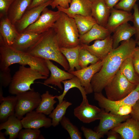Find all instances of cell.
I'll list each match as a JSON object with an SVG mask.
<instances>
[{"label":"cell","mask_w":139,"mask_h":139,"mask_svg":"<svg viewBox=\"0 0 139 139\" xmlns=\"http://www.w3.org/2000/svg\"><path fill=\"white\" fill-rule=\"evenodd\" d=\"M40 134L41 132L39 129L24 128L20 131L17 138L19 139H44Z\"/></svg>","instance_id":"36"},{"label":"cell","mask_w":139,"mask_h":139,"mask_svg":"<svg viewBox=\"0 0 139 139\" xmlns=\"http://www.w3.org/2000/svg\"><path fill=\"white\" fill-rule=\"evenodd\" d=\"M91 15L97 23L106 27L110 13L104 0H94L92 2Z\"/></svg>","instance_id":"21"},{"label":"cell","mask_w":139,"mask_h":139,"mask_svg":"<svg viewBox=\"0 0 139 139\" xmlns=\"http://www.w3.org/2000/svg\"><path fill=\"white\" fill-rule=\"evenodd\" d=\"M136 85L129 82L119 70L104 89L107 98L117 101L127 96Z\"/></svg>","instance_id":"6"},{"label":"cell","mask_w":139,"mask_h":139,"mask_svg":"<svg viewBox=\"0 0 139 139\" xmlns=\"http://www.w3.org/2000/svg\"><path fill=\"white\" fill-rule=\"evenodd\" d=\"M91 2H92V1H93L94 0H90Z\"/></svg>","instance_id":"51"},{"label":"cell","mask_w":139,"mask_h":139,"mask_svg":"<svg viewBox=\"0 0 139 139\" xmlns=\"http://www.w3.org/2000/svg\"><path fill=\"white\" fill-rule=\"evenodd\" d=\"M60 12L58 10L54 11L47 7L45 8L38 19L22 32H31L40 34L48 31L52 28L59 18Z\"/></svg>","instance_id":"8"},{"label":"cell","mask_w":139,"mask_h":139,"mask_svg":"<svg viewBox=\"0 0 139 139\" xmlns=\"http://www.w3.org/2000/svg\"><path fill=\"white\" fill-rule=\"evenodd\" d=\"M64 85V91L62 93L56 97L59 101V104L60 103L63 101V99L66 93L71 89L74 88H78L80 91L82 96L83 99L87 98L86 93L84 88L81 85L79 79L74 76L72 79L62 81Z\"/></svg>","instance_id":"32"},{"label":"cell","mask_w":139,"mask_h":139,"mask_svg":"<svg viewBox=\"0 0 139 139\" xmlns=\"http://www.w3.org/2000/svg\"><path fill=\"white\" fill-rule=\"evenodd\" d=\"M107 7L111 9L118 3L120 0H104Z\"/></svg>","instance_id":"47"},{"label":"cell","mask_w":139,"mask_h":139,"mask_svg":"<svg viewBox=\"0 0 139 139\" xmlns=\"http://www.w3.org/2000/svg\"><path fill=\"white\" fill-rule=\"evenodd\" d=\"M81 130L86 139H99L103 137L95 131L83 126L81 127Z\"/></svg>","instance_id":"40"},{"label":"cell","mask_w":139,"mask_h":139,"mask_svg":"<svg viewBox=\"0 0 139 139\" xmlns=\"http://www.w3.org/2000/svg\"><path fill=\"white\" fill-rule=\"evenodd\" d=\"M131 57L135 70L139 75V47H135L132 54Z\"/></svg>","instance_id":"42"},{"label":"cell","mask_w":139,"mask_h":139,"mask_svg":"<svg viewBox=\"0 0 139 139\" xmlns=\"http://www.w3.org/2000/svg\"><path fill=\"white\" fill-rule=\"evenodd\" d=\"M49 0H32L31 3L27 10L45 3Z\"/></svg>","instance_id":"45"},{"label":"cell","mask_w":139,"mask_h":139,"mask_svg":"<svg viewBox=\"0 0 139 139\" xmlns=\"http://www.w3.org/2000/svg\"><path fill=\"white\" fill-rule=\"evenodd\" d=\"M112 36V48H117L121 41L129 40L135 33V29L128 22H126L117 28L113 32Z\"/></svg>","instance_id":"25"},{"label":"cell","mask_w":139,"mask_h":139,"mask_svg":"<svg viewBox=\"0 0 139 139\" xmlns=\"http://www.w3.org/2000/svg\"><path fill=\"white\" fill-rule=\"evenodd\" d=\"M136 42L131 38L123 41L120 45L113 49L104 59L100 70L92 77L91 83L94 93L102 92L119 70L124 61L131 56L136 47Z\"/></svg>","instance_id":"1"},{"label":"cell","mask_w":139,"mask_h":139,"mask_svg":"<svg viewBox=\"0 0 139 139\" xmlns=\"http://www.w3.org/2000/svg\"><path fill=\"white\" fill-rule=\"evenodd\" d=\"M15 64L24 66L28 65L44 76L48 77L49 76L50 71L45 59L17 50L6 44L0 45V70L6 69Z\"/></svg>","instance_id":"2"},{"label":"cell","mask_w":139,"mask_h":139,"mask_svg":"<svg viewBox=\"0 0 139 139\" xmlns=\"http://www.w3.org/2000/svg\"><path fill=\"white\" fill-rule=\"evenodd\" d=\"M12 78L9 67L5 70H0V86L4 88L9 86L11 82Z\"/></svg>","instance_id":"37"},{"label":"cell","mask_w":139,"mask_h":139,"mask_svg":"<svg viewBox=\"0 0 139 139\" xmlns=\"http://www.w3.org/2000/svg\"><path fill=\"white\" fill-rule=\"evenodd\" d=\"M72 0H53L52 2L50 4L52 9H54L59 6L64 8H67L69 7V4H70Z\"/></svg>","instance_id":"43"},{"label":"cell","mask_w":139,"mask_h":139,"mask_svg":"<svg viewBox=\"0 0 139 139\" xmlns=\"http://www.w3.org/2000/svg\"><path fill=\"white\" fill-rule=\"evenodd\" d=\"M23 128L21 120L18 119L15 114L10 116L5 121L0 124V131L5 129L4 133L9 136V139L17 138L20 131Z\"/></svg>","instance_id":"26"},{"label":"cell","mask_w":139,"mask_h":139,"mask_svg":"<svg viewBox=\"0 0 139 139\" xmlns=\"http://www.w3.org/2000/svg\"><path fill=\"white\" fill-rule=\"evenodd\" d=\"M2 87L0 85V102H1L4 97L3 96V91L2 90Z\"/></svg>","instance_id":"48"},{"label":"cell","mask_w":139,"mask_h":139,"mask_svg":"<svg viewBox=\"0 0 139 139\" xmlns=\"http://www.w3.org/2000/svg\"><path fill=\"white\" fill-rule=\"evenodd\" d=\"M123 139H139V123L131 117L112 129Z\"/></svg>","instance_id":"18"},{"label":"cell","mask_w":139,"mask_h":139,"mask_svg":"<svg viewBox=\"0 0 139 139\" xmlns=\"http://www.w3.org/2000/svg\"><path fill=\"white\" fill-rule=\"evenodd\" d=\"M131 117L130 115L121 116L107 112L103 109L98 125L95 131L104 136L110 130Z\"/></svg>","instance_id":"11"},{"label":"cell","mask_w":139,"mask_h":139,"mask_svg":"<svg viewBox=\"0 0 139 139\" xmlns=\"http://www.w3.org/2000/svg\"><path fill=\"white\" fill-rule=\"evenodd\" d=\"M27 52L37 57L55 62L65 70H69L68 63L60 50L52 28L42 33L38 41Z\"/></svg>","instance_id":"3"},{"label":"cell","mask_w":139,"mask_h":139,"mask_svg":"<svg viewBox=\"0 0 139 139\" xmlns=\"http://www.w3.org/2000/svg\"><path fill=\"white\" fill-rule=\"evenodd\" d=\"M119 70L131 83L136 85L139 83V75L134 69L131 55L124 61Z\"/></svg>","instance_id":"30"},{"label":"cell","mask_w":139,"mask_h":139,"mask_svg":"<svg viewBox=\"0 0 139 139\" xmlns=\"http://www.w3.org/2000/svg\"><path fill=\"white\" fill-rule=\"evenodd\" d=\"M61 125L68 133L71 139H82L81 133L69 119L64 116L60 121Z\"/></svg>","instance_id":"35"},{"label":"cell","mask_w":139,"mask_h":139,"mask_svg":"<svg viewBox=\"0 0 139 139\" xmlns=\"http://www.w3.org/2000/svg\"><path fill=\"white\" fill-rule=\"evenodd\" d=\"M16 95L17 102L14 114L20 120L27 114L36 109L41 100V95L33 89Z\"/></svg>","instance_id":"7"},{"label":"cell","mask_w":139,"mask_h":139,"mask_svg":"<svg viewBox=\"0 0 139 139\" xmlns=\"http://www.w3.org/2000/svg\"><path fill=\"white\" fill-rule=\"evenodd\" d=\"M47 77L44 76L34 69L25 66H20L18 70L12 76L11 82L8 86L9 93L13 95L30 90L31 85L38 79L45 80Z\"/></svg>","instance_id":"5"},{"label":"cell","mask_w":139,"mask_h":139,"mask_svg":"<svg viewBox=\"0 0 139 139\" xmlns=\"http://www.w3.org/2000/svg\"><path fill=\"white\" fill-rule=\"evenodd\" d=\"M42 34L31 32L19 33L11 46L17 50L27 52L38 41Z\"/></svg>","instance_id":"20"},{"label":"cell","mask_w":139,"mask_h":139,"mask_svg":"<svg viewBox=\"0 0 139 139\" xmlns=\"http://www.w3.org/2000/svg\"><path fill=\"white\" fill-rule=\"evenodd\" d=\"M107 139H117L119 138V134L115 131L111 129L107 133Z\"/></svg>","instance_id":"46"},{"label":"cell","mask_w":139,"mask_h":139,"mask_svg":"<svg viewBox=\"0 0 139 139\" xmlns=\"http://www.w3.org/2000/svg\"><path fill=\"white\" fill-rule=\"evenodd\" d=\"M5 134L4 133H2L0 131V139H6L5 136Z\"/></svg>","instance_id":"49"},{"label":"cell","mask_w":139,"mask_h":139,"mask_svg":"<svg viewBox=\"0 0 139 139\" xmlns=\"http://www.w3.org/2000/svg\"><path fill=\"white\" fill-rule=\"evenodd\" d=\"M130 115L131 117L139 123V100L133 106Z\"/></svg>","instance_id":"44"},{"label":"cell","mask_w":139,"mask_h":139,"mask_svg":"<svg viewBox=\"0 0 139 139\" xmlns=\"http://www.w3.org/2000/svg\"><path fill=\"white\" fill-rule=\"evenodd\" d=\"M82 47L81 44L76 47L71 48H60V50L67 59L69 65L68 72L81 69L79 64V53Z\"/></svg>","instance_id":"28"},{"label":"cell","mask_w":139,"mask_h":139,"mask_svg":"<svg viewBox=\"0 0 139 139\" xmlns=\"http://www.w3.org/2000/svg\"><path fill=\"white\" fill-rule=\"evenodd\" d=\"M23 128L39 129L48 128L52 126V120L45 114L33 110L27 114L21 119Z\"/></svg>","instance_id":"14"},{"label":"cell","mask_w":139,"mask_h":139,"mask_svg":"<svg viewBox=\"0 0 139 139\" xmlns=\"http://www.w3.org/2000/svg\"><path fill=\"white\" fill-rule=\"evenodd\" d=\"M47 66L51 74L50 76L45 80L44 83L47 85L51 84L57 86L62 90V81L71 79L74 76L72 74L63 70L54 65L51 60L45 59Z\"/></svg>","instance_id":"15"},{"label":"cell","mask_w":139,"mask_h":139,"mask_svg":"<svg viewBox=\"0 0 139 139\" xmlns=\"http://www.w3.org/2000/svg\"><path fill=\"white\" fill-rule=\"evenodd\" d=\"M72 105V103L64 100L60 104H58L49 117L52 119V126L55 127L57 126L63 117L65 116L68 107Z\"/></svg>","instance_id":"33"},{"label":"cell","mask_w":139,"mask_h":139,"mask_svg":"<svg viewBox=\"0 0 139 139\" xmlns=\"http://www.w3.org/2000/svg\"><path fill=\"white\" fill-rule=\"evenodd\" d=\"M111 34L105 27L96 23L86 33L80 35V44L89 45L93 41L103 40Z\"/></svg>","instance_id":"22"},{"label":"cell","mask_w":139,"mask_h":139,"mask_svg":"<svg viewBox=\"0 0 139 139\" xmlns=\"http://www.w3.org/2000/svg\"><path fill=\"white\" fill-rule=\"evenodd\" d=\"M19 33L15 25L12 23L7 16L0 18V37L6 44L12 45Z\"/></svg>","instance_id":"23"},{"label":"cell","mask_w":139,"mask_h":139,"mask_svg":"<svg viewBox=\"0 0 139 139\" xmlns=\"http://www.w3.org/2000/svg\"><path fill=\"white\" fill-rule=\"evenodd\" d=\"M80 44L83 48L101 60L105 58L113 49L112 39L111 35L103 40H95L94 43L91 45Z\"/></svg>","instance_id":"16"},{"label":"cell","mask_w":139,"mask_h":139,"mask_svg":"<svg viewBox=\"0 0 139 139\" xmlns=\"http://www.w3.org/2000/svg\"><path fill=\"white\" fill-rule=\"evenodd\" d=\"M133 14L130 12L116 9H110V13L106 28L111 33L118 27L129 21L133 22Z\"/></svg>","instance_id":"17"},{"label":"cell","mask_w":139,"mask_h":139,"mask_svg":"<svg viewBox=\"0 0 139 139\" xmlns=\"http://www.w3.org/2000/svg\"><path fill=\"white\" fill-rule=\"evenodd\" d=\"M14 0H0V18L7 16L8 11Z\"/></svg>","instance_id":"41"},{"label":"cell","mask_w":139,"mask_h":139,"mask_svg":"<svg viewBox=\"0 0 139 139\" xmlns=\"http://www.w3.org/2000/svg\"><path fill=\"white\" fill-rule=\"evenodd\" d=\"M53 1L50 0L27 10L21 18L15 24L18 32H22L34 22L39 17L43 10L50 6Z\"/></svg>","instance_id":"13"},{"label":"cell","mask_w":139,"mask_h":139,"mask_svg":"<svg viewBox=\"0 0 139 139\" xmlns=\"http://www.w3.org/2000/svg\"><path fill=\"white\" fill-rule=\"evenodd\" d=\"M92 4L90 0H72L68 8H64L59 6L56 7L58 10L68 15L77 14L90 16H91Z\"/></svg>","instance_id":"19"},{"label":"cell","mask_w":139,"mask_h":139,"mask_svg":"<svg viewBox=\"0 0 139 139\" xmlns=\"http://www.w3.org/2000/svg\"><path fill=\"white\" fill-rule=\"evenodd\" d=\"M32 0H14L8 11L7 16L14 25L22 17L31 4Z\"/></svg>","instance_id":"24"},{"label":"cell","mask_w":139,"mask_h":139,"mask_svg":"<svg viewBox=\"0 0 139 139\" xmlns=\"http://www.w3.org/2000/svg\"><path fill=\"white\" fill-rule=\"evenodd\" d=\"M94 99L98 102L99 106L107 112L113 114L125 116L130 115L133 106L129 105H116L105 97L102 92L94 93Z\"/></svg>","instance_id":"12"},{"label":"cell","mask_w":139,"mask_h":139,"mask_svg":"<svg viewBox=\"0 0 139 139\" xmlns=\"http://www.w3.org/2000/svg\"><path fill=\"white\" fill-rule=\"evenodd\" d=\"M133 9L134 13L133 14V27L135 30V39L136 42L139 40V10L138 5L135 4L134 5Z\"/></svg>","instance_id":"38"},{"label":"cell","mask_w":139,"mask_h":139,"mask_svg":"<svg viewBox=\"0 0 139 139\" xmlns=\"http://www.w3.org/2000/svg\"><path fill=\"white\" fill-rule=\"evenodd\" d=\"M56 96L50 94L48 91H46L41 95V101L36 110L45 115H50L54 109V105L57 102L55 99Z\"/></svg>","instance_id":"31"},{"label":"cell","mask_w":139,"mask_h":139,"mask_svg":"<svg viewBox=\"0 0 139 139\" xmlns=\"http://www.w3.org/2000/svg\"><path fill=\"white\" fill-rule=\"evenodd\" d=\"M60 48H71L80 44L79 31L73 18L60 11L52 27Z\"/></svg>","instance_id":"4"},{"label":"cell","mask_w":139,"mask_h":139,"mask_svg":"<svg viewBox=\"0 0 139 139\" xmlns=\"http://www.w3.org/2000/svg\"><path fill=\"white\" fill-rule=\"evenodd\" d=\"M104 61V59L86 67L69 72L78 78L87 94L93 92L91 83V80L94 75L100 70Z\"/></svg>","instance_id":"10"},{"label":"cell","mask_w":139,"mask_h":139,"mask_svg":"<svg viewBox=\"0 0 139 139\" xmlns=\"http://www.w3.org/2000/svg\"><path fill=\"white\" fill-rule=\"evenodd\" d=\"M68 16L74 19L80 35L86 33L97 23L95 19L91 16H84L77 14Z\"/></svg>","instance_id":"29"},{"label":"cell","mask_w":139,"mask_h":139,"mask_svg":"<svg viewBox=\"0 0 139 139\" xmlns=\"http://www.w3.org/2000/svg\"><path fill=\"white\" fill-rule=\"evenodd\" d=\"M100 60L82 46L79 57V64L81 68L87 67L89 64H94Z\"/></svg>","instance_id":"34"},{"label":"cell","mask_w":139,"mask_h":139,"mask_svg":"<svg viewBox=\"0 0 139 139\" xmlns=\"http://www.w3.org/2000/svg\"><path fill=\"white\" fill-rule=\"evenodd\" d=\"M17 102L16 96L4 97L0 102V121H6L10 116L14 115Z\"/></svg>","instance_id":"27"},{"label":"cell","mask_w":139,"mask_h":139,"mask_svg":"<svg viewBox=\"0 0 139 139\" xmlns=\"http://www.w3.org/2000/svg\"><path fill=\"white\" fill-rule=\"evenodd\" d=\"M103 109L90 104L87 98L83 99L80 105L74 110L75 116L85 123H89L101 118Z\"/></svg>","instance_id":"9"},{"label":"cell","mask_w":139,"mask_h":139,"mask_svg":"<svg viewBox=\"0 0 139 139\" xmlns=\"http://www.w3.org/2000/svg\"><path fill=\"white\" fill-rule=\"evenodd\" d=\"M137 0H120L115 6V8L131 12Z\"/></svg>","instance_id":"39"},{"label":"cell","mask_w":139,"mask_h":139,"mask_svg":"<svg viewBox=\"0 0 139 139\" xmlns=\"http://www.w3.org/2000/svg\"><path fill=\"white\" fill-rule=\"evenodd\" d=\"M136 44L138 45V46L139 47V40L136 42Z\"/></svg>","instance_id":"50"}]
</instances>
